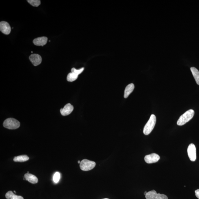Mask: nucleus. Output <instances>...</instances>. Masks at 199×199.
Segmentation results:
<instances>
[{"label": "nucleus", "instance_id": "obj_1", "mask_svg": "<svg viewBox=\"0 0 199 199\" xmlns=\"http://www.w3.org/2000/svg\"><path fill=\"white\" fill-rule=\"evenodd\" d=\"M195 112L192 109L188 110L185 113L181 115L178 120L177 124L179 126H182L185 125L192 119L194 117Z\"/></svg>", "mask_w": 199, "mask_h": 199}, {"label": "nucleus", "instance_id": "obj_2", "mask_svg": "<svg viewBox=\"0 0 199 199\" xmlns=\"http://www.w3.org/2000/svg\"><path fill=\"white\" fill-rule=\"evenodd\" d=\"M156 121V119L155 116L152 114L144 127L143 132L144 135H148L151 132L155 126Z\"/></svg>", "mask_w": 199, "mask_h": 199}, {"label": "nucleus", "instance_id": "obj_3", "mask_svg": "<svg viewBox=\"0 0 199 199\" xmlns=\"http://www.w3.org/2000/svg\"><path fill=\"white\" fill-rule=\"evenodd\" d=\"M3 127L9 129H18L20 126V123L14 118H9L5 120L3 123Z\"/></svg>", "mask_w": 199, "mask_h": 199}, {"label": "nucleus", "instance_id": "obj_4", "mask_svg": "<svg viewBox=\"0 0 199 199\" xmlns=\"http://www.w3.org/2000/svg\"><path fill=\"white\" fill-rule=\"evenodd\" d=\"M94 161H90L87 159H83L81 161L80 167L81 169L84 171H87L92 169L95 166Z\"/></svg>", "mask_w": 199, "mask_h": 199}, {"label": "nucleus", "instance_id": "obj_5", "mask_svg": "<svg viewBox=\"0 0 199 199\" xmlns=\"http://www.w3.org/2000/svg\"><path fill=\"white\" fill-rule=\"evenodd\" d=\"M146 199H168V197L163 194H157L156 191L153 190L147 192L145 195Z\"/></svg>", "mask_w": 199, "mask_h": 199}, {"label": "nucleus", "instance_id": "obj_6", "mask_svg": "<svg viewBox=\"0 0 199 199\" xmlns=\"http://www.w3.org/2000/svg\"><path fill=\"white\" fill-rule=\"evenodd\" d=\"M187 152L190 160L192 161H196V148L194 144H189Z\"/></svg>", "mask_w": 199, "mask_h": 199}, {"label": "nucleus", "instance_id": "obj_7", "mask_svg": "<svg viewBox=\"0 0 199 199\" xmlns=\"http://www.w3.org/2000/svg\"><path fill=\"white\" fill-rule=\"evenodd\" d=\"M160 159V157L159 156L155 153L146 155L144 158L145 162L148 164L156 163Z\"/></svg>", "mask_w": 199, "mask_h": 199}, {"label": "nucleus", "instance_id": "obj_8", "mask_svg": "<svg viewBox=\"0 0 199 199\" xmlns=\"http://www.w3.org/2000/svg\"><path fill=\"white\" fill-rule=\"evenodd\" d=\"M0 30L6 35L10 34L11 32V27L8 22L2 21L0 22Z\"/></svg>", "mask_w": 199, "mask_h": 199}, {"label": "nucleus", "instance_id": "obj_9", "mask_svg": "<svg viewBox=\"0 0 199 199\" xmlns=\"http://www.w3.org/2000/svg\"><path fill=\"white\" fill-rule=\"evenodd\" d=\"M29 59L33 64L37 66L40 64L42 62V58L37 54H33L30 56Z\"/></svg>", "mask_w": 199, "mask_h": 199}, {"label": "nucleus", "instance_id": "obj_10", "mask_svg": "<svg viewBox=\"0 0 199 199\" xmlns=\"http://www.w3.org/2000/svg\"><path fill=\"white\" fill-rule=\"evenodd\" d=\"M74 110V107L70 103L67 104L63 108L60 110V112L62 115L67 116L69 115Z\"/></svg>", "mask_w": 199, "mask_h": 199}, {"label": "nucleus", "instance_id": "obj_11", "mask_svg": "<svg viewBox=\"0 0 199 199\" xmlns=\"http://www.w3.org/2000/svg\"><path fill=\"white\" fill-rule=\"evenodd\" d=\"M48 38L46 37H38L33 41L34 44L37 46H43L47 44Z\"/></svg>", "mask_w": 199, "mask_h": 199}, {"label": "nucleus", "instance_id": "obj_12", "mask_svg": "<svg viewBox=\"0 0 199 199\" xmlns=\"http://www.w3.org/2000/svg\"><path fill=\"white\" fill-rule=\"evenodd\" d=\"M24 179L27 181L32 184H36L38 183V179L33 174L30 173H26L24 174Z\"/></svg>", "mask_w": 199, "mask_h": 199}, {"label": "nucleus", "instance_id": "obj_13", "mask_svg": "<svg viewBox=\"0 0 199 199\" xmlns=\"http://www.w3.org/2000/svg\"><path fill=\"white\" fill-rule=\"evenodd\" d=\"M134 84L133 83H131L127 86L125 88L124 94V97L125 98H127L129 96V95L134 91Z\"/></svg>", "mask_w": 199, "mask_h": 199}, {"label": "nucleus", "instance_id": "obj_14", "mask_svg": "<svg viewBox=\"0 0 199 199\" xmlns=\"http://www.w3.org/2000/svg\"><path fill=\"white\" fill-rule=\"evenodd\" d=\"M190 69L197 84L199 85V71L195 67H191Z\"/></svg>", "mask_w": 199, "mask_h": 199}, {"label": "nucleus", "instance_id": "obj_15", "mask_svg": "<svg viewBox=\"0 0 199 199\" xmlns=\"http://www.w3.org/2000/svg\"><path fill=\"white\" fill-rule=\"evenodd\" d=\"M5 197L7 199H24L22 197L17 196L12 191H9L5 195Z\"/></svg>", "mask_w": 199, "mask_h": 199}, {"label": "nucleus", "instance_id": "obj_16", "mask_svg": "<svg viewBox=\"0 0 199 199\" xmlns=\"http://www.w3.org/2000/svg\"><path fill=\"white\" fill-rule=\"evenodd\" d=\"M29 157L27 155H22L15 157L14 159V161L15 162H22L29 160Z\"/></svg>", "mask_w": 199, "mask_h": 199}, {"label": "nucleus", "instance_id": "obj_17", "mask_svg": "<svg viewBox=\"0 0 199 199\" xmlns=\"http://www.w3.org/2000/svg\"><path fill=\"white\" fill-rule=\"evenodd\" d=\"M78 75L75 73L71 72L69 73L67 75V80L68 82H72L77 79Z\"/></svg>", "mask_w": 199, "mask_h": 199}, {"label": "nucleus", "instance_id": "obj_18", "mask_svg": "<svg viewBox=\"0 0 199 199\" xmlns=\"http://www.w3.org/2000/svg\"><path fill=\"white\" fill-rule=\"evenodd\" d=\"M28 3L34 7H38L40 5L41 1L39 0H28Z\"/></svg>", "mask_w": 199, "mask_h": 199}, {"label": "nucleus", "instance_id": "obj_19", "mask_svg": "<svg viewBox=\"0 0 199 199\" xmlns=\"http://www.w3.org/2000/svg\"><path fill=\"white\" fill-rule=\"evenodd\" d=\"M84 70V67H82V68L79 69H76L75 68H72L71 69V72L75 73V74L79 75L81 74V73L83 72Z\"/></svg>", "mask_w": 199, "mask_h": 199}, {"label": "nucleus", "instance_id": "obj_20", "mask_svg": "<svg viewBox=\"0 0 199 199\" xmlns=\"http://www.w3.org/2000/svg\"><path fill=\"white\" fill-rule=\"evenodd\" d=\"M60 179V174L59 173L57 172H56L55 174H54L53 176V180L55 183H58L59 182Z\"/></svg>", "mask_w": 199, "mask_h": 199}, {"label": "nucleus", "instance_id": "obj_21", "mask_svg": "<svg viewBox=\"0 0 199 199\" xmlns=\"http://www.w3.org/2000/svg\"><path fill=\"white\" fill-rule=\"evenodd\" d=\"M195 194L197 197L199 199V189H197L195 191Z\"/></svg>", "mask_w": 199, "mask_h": 199}, {"label": "nucleus", "instance_id": "obj_22", "mask_svg": "<svg viewBox=\"0 0 199 199\" xmlns=\"http://www.w3.org/2000/svg\"><path fill=\"white\" fill-rule=\"evenodd\" d=\"M147 192L146 191H145V192L144 193V194L145 195V196L146 194H147Z\"/></svg>", "mask_w": 199, "mask_h": 199}, {"label": "nucleus", "instance_id": "obj_23", "mask_svg": "<svg viewBox=\"0 0 199 199\" xmlns=\"http://www.w3.org/2000/svg\"><path fill=\"white\" fill-rule=\"evenodd\" d=\"M80 163L81 161L80 160L78 161V163H79V164H80Z\"/></svg>", "mask_w": 199, "mask_h": 199}, {"label": "nucleus", "instance_id": "obj_24", "mask_svg": "<svg viewBox=\"0 0 199 199\" xmlns=\"http://www.w3.org/2000/svg\"><path fill=\"white\" fill-rule=\"evenodd\" d=\"M14 192L15 193H16V192L15 191H14Z\"/></svg>", "mask_w": 199, "mask_h": 199}, {"label": "nucleus", "instance_id": "obj_25", "mask_svg": "<svg viewBox=\"0 0 199 199\" xmlns=\"http://www.w3.org/2000/svg\"><path fill=\"white\" fill-rule=\"evenodd\" d=\"M108 199V198H105V199Z\"/></svg>", "mask_w": 199, "mask_h": 199}]
</instances>
